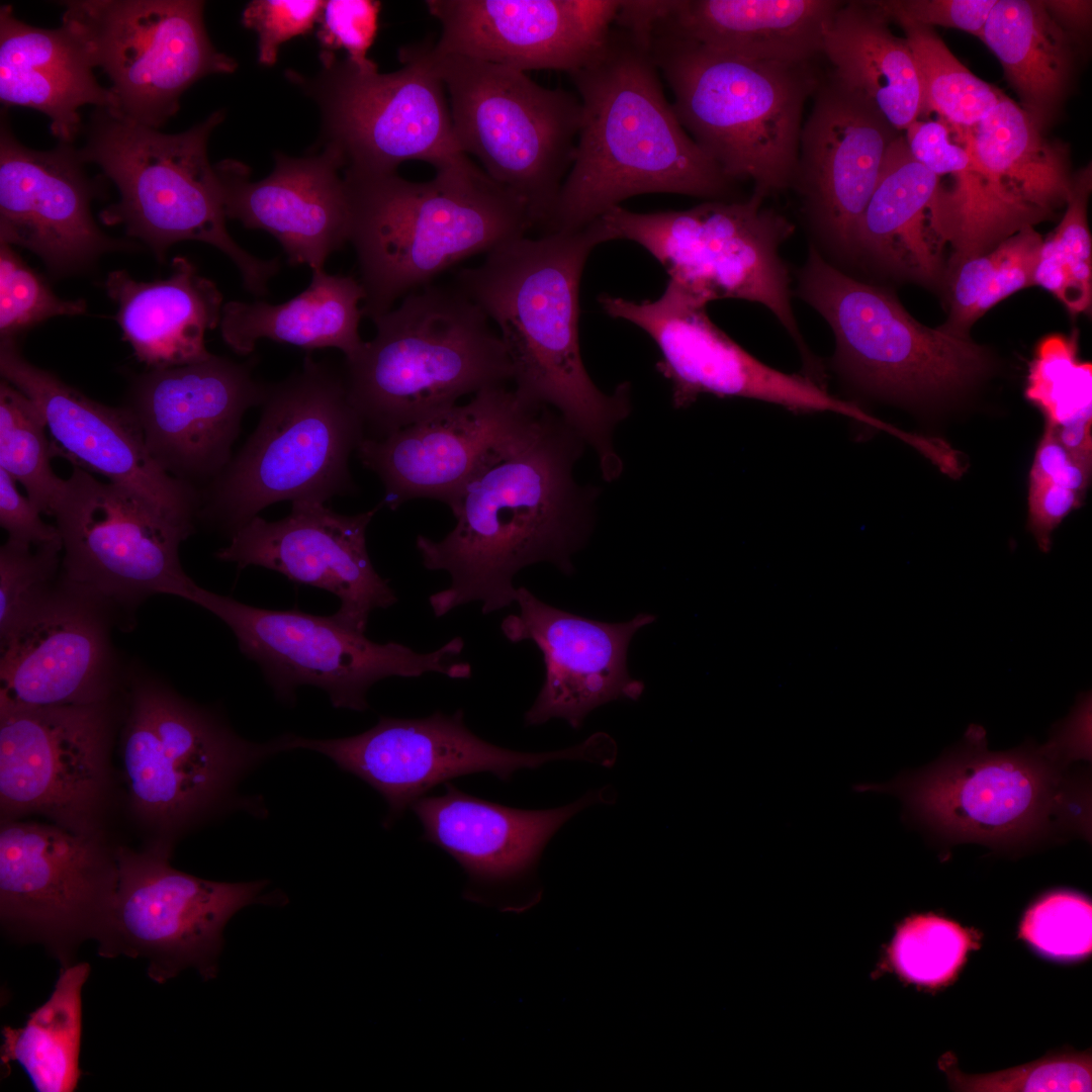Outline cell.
Instances as JSON below:
<instances>
[{
	"instance_id": "23",
	"label": "cell",
	"mask_w": 1092,
	"mask_h": 1092,
	"mask_svg": "<svg viewBox=\"0 0 1092 1092\" xmlns=\"http://www.w3.org/2000/svg\"><path fill=\"white\" fill-rule=\"evenodd\" d=\"M256 358L236 362L211 354L140 376L125 406L157 463L193 486L211 483L232 459L245 413L261 405L270 384L253 375Z\"/></svg>"
},
{
	"instance_id": "3",
	"label": "cell",
	"mask_w": 1092,
	"mask_h": 1092,
	"mask_svg": "<svg viewBox=\"0 0 1092 1092\" xmlns=\"http://www.w3.org/2000/svg\"><path fill=\"white\" fill-rule=\"evenodd\" d=\"M568 75L580 126L544 234L579 230L638 194L736 200L735 182L679 122L639 33L614 23L599 52Z\"/></svg>"
},
{
	"instance_id": "44",
	"label": "cell",
	"mask_w": 1092,
	"mask_h": 1092,
	"mask_svg": "<svg viewBox=\"0 0 1092 1092\" xmlns=\"http://www.w3.org/2000/svg\"><path fill=\"white\" fill-rule=\"evenodd\" d=\"M44 417L22 391L0 382V469L20 483L27 497L49 516L64 486L51 466L52 442Z\"/></svg>"
},
{
	"instance_id": "28",
	"label": "cell",
	"mask_w": 1092,
	"mask_h": 1092,
	"mask_svg": "<svg viewBox=\"0 0 1092 1092\" xmlns=\"http://www.w3.org/2000/svg\"><path fill=\"white\" fill-rule=\"evenodd\" d=\"M103 605L62 584L0 637V702L22 707L107 701L117 676Z\"/></svg>"
},
{
	"instance_id": "37",
	"label": "cell",
	"mask_w": 1092,
	"mask_h": 1092,
	"mask_svg": "<svg viewBox=\"0 0 1092 1092\" xmlns=\"http://www.w3.org/2000/svg\"><path fill=\"white\" fill-rule=\"evenodd\" d=\"M108 296L134 356L152 369L183 366L208 358L204 337L219 326L222 294L184 257H175L165 279L138 281L124 270L108 274Z\"/></svg>"
},
{
	"instance_id": "53",
	"label": "cell",
	"mask_w": 1092,
	"mask_h": 1092,
	"mask_svg": "<svg viewBox=\"0 0 1092 1092\" xmlns=\"http://www.w3.org/2000/svg\"><path fill=\"white\" fill-rule=\"evenodd\" d=\"M1032 225L1000 242L988 284L976 307V320L1004 298L1034 285L1033 276L1042 244Z\"/></svg>"
},
{
	"instance_id": "21",
	"label": "cell",
	"mask_w": 1092,
	"mask_h": 1092,
	"mask_svg": "<svg viewBox=\"0 0 1092 1092\" xmlns=\"http://www.w3.org/2000/svg\"><path fill=\"white\" fill-rule=\"evenodd\" d=\"M108 700L22 707L0 702V804L95 835L107 781Z\"/></svg>"
},
{
	"instance_id": "34",
	"label": "cell",
	"mask_w": 1092,
	"mask_h": 1092,
	"mask_svg": "<svg viewBox=\"0 0 1092 1092\" xmlns=\"http://www.w3.org/2000/svg\"><path fill=\"white\" fill-rule=\"evenodd\" d=\"M840 0L640 1L644 31L657 30L745 59L809 63Z\"/></svg>"
},
{
	"instance_id": "18",
	"label": "cell",
	"mask_w": 1092,
	"mask_h": 1092,
	"mask_svg": "<svg viewBox=\"0 0 1092 1092\" xmlns=\"http://www.w3.org/2000/svg\"><path fill=\"white\" fill-rule=\"evenodd\" d=\"M281 750L304 748L331 758L375 789L387 804L384 826L395 820L433 788L453 779L488 772L509 781L521 768H536L561 759L608 766L613 747L608 734L595 733L583 742L556 751L521 752L491 744L475 735L464 713L435 712L418 719L380 717L358 735L337 739L280 738Z\"/></svg>"
},
{
	"instance_id": "33",
	"label": "cell",
	"mask_w": 1092,
	"mask_h": 1092,
	"mask_svg": "<svg viewBox=\"0 0 1092 1092\" xmlns=\"http://www.w3.org/2000/svg\"><path fill=\"white\" fill-rule=\"evenodd\" d=\"M338 153L323 148L303 158L275 154L271 174L251 181L246 165L223 160L214 166L225 216L263 230L282 246L289 264L324 269L349 242L350 204Z\"/></svg>"
},
{
	"instance_id": "47",
	"label": "cell",
	"mask_w": 1092,
	"mask_h": 1092,
	"mask_svg": "<svg viewBox=\"0 0 1092 1092\" xmlns=\"http://www.w3.org/2000/svg\"><path fill=\"white\" fill-rule=\"evenodd\" d=\"M938 1066L958 1091L972 1092H1068L1092 1090L1090 1051L1081 1054H1058L1023 1066L983 1075H967L958 1069L951 1053L944 1054Z\"/></svg>"
},
{
	"instance_id": "2",
	"label": "cell",
	"mask_w": 1092,
	"mask_h": 1092,
	"mask_svg": "<svg viewBox=\"0 0 1092 1092\" xmlns=\"http://www.w3.org/2000/svg\"><path fill=\"white\" fill-rule=\"evenodd\" d=\"M613 240L603 218L576 231L522 237L461 269L455 280L498 327L516 394L563 418L595 449L607 480L622 471L613 436L631 412V387L622 383L605 393L589 377L579 350L578 298L590 252Z\"/></svg>"
},
{
	"instance_id": "29",
	"label": "cell",
	"mask_w": 1092,
	"mask_h": 1092,
	"mask_svg": "<svg viewBox=\"0 0 1092 1092\" xmlns=\"http://www.w3.org/2000/svg\"><path fill=\"white\" fill-rule=\"evenodd\" d=\"M621 1L428 0L441 25L433 43L459 55L522 72L584 66L603 47Z\"/></svg>"
},
{
	"instance_id": "8",
	"label": "cell",
	"mask_w": 1092,
	"mask_h": 1092,
	"mask_svg": "<svg viewBox=\"0 0 1092 1092\" xmlns=\"http://www.w3.org/2000/svg\"><path fill=\"white\" fill-rule=\"evenodd\" d=\"M259 424L210 483L199 518L230 536L268 506L351 492L349 458L365 439L342 371L307 355L270 384Z\"/></svg>"
},
{
	"instance_id": "52",
	"label": "cell",
	"mask_w": 1092,
	"mask_h": 1092,
	"mask_svg": "<svg viewBox=\"0 0 1092 1092\" xmlns=\"http://www.w3.org/2000/svg\"><path fill=\"white\" fill-rule=\"evenodd\" d=\"M381 3L373 0L326 1L316 33L321 53L345 50L359 66L374 63L367 57L378 31Z\"/></svg>"
},
{
	"instance_id": "32",
	"label": "cell",
	"mask_w": 1092,
	"mask_h": 1092,
	"mask_svg": "<svg viewBox=\"0 0 1092 1092\" xmlns=\"http://www.w3.org/2000/svg\"><path fill=\"white\" fill-rule=\"evenodd\" d=\"M438 796H424L411 809L423 827L422 840L453 857L464 870L468 899L485 902L532 882L541 854L571 817L597 803L614 802L611 788L587 792L554 809L523 810L467 794L450 783Z\"/></svg>"
},
{
	"instance_id": "15",
	"label": "cell",
	"mask_w": 1092,
	"mask_h": 1092,
	"mask_svg": "<svg viewBox=\"0 0 1092 1092\" xmlns=\"http://www.w3.org/2000/svg\"><path fill=\"white\" fill-rule=\"evenodd\" d=\"M62 23L77 36L94 68L107 75L113 110L159 128L179 110L182 94L238 63L217 51L199 0H69Z\"/></svg>"
},
{
	"instance_id": "51",
	"label": "cell",
	"mask_w": 1092,
	"mask_h": 1092,
	"mask_svg": "<svg viewBox=\"0 0 1092 1092\" xmlns=\"http://www.w3.org/2000/svg\"><path fill=\"white\" fill-rule=\"evenodd\" d=\"M326 1L254 0L243 11L242 22L258 34V62L273 66L285 41L308 33L320 21Z\"/></svg>"
},
{
	"instance_id": "55",
	"label": "cell",
	"mask_w": 1092,
	"mask_h": 1092,
	"mask_svg": "<svg viewBox=\"0 0 1092 1092\" xmlns=\"http://www.w3.org/2000/svg\"><path fill=\"white\" fill-rule=\"evenodd\" d=\"M16 483L0 469V525L8 539L32 547L62 545L57 526L42 521V513L18 491Z\"/></svg>"
},
{
	"instance_id": "19",
	"label": "cell",
	"mask_w": 1092,
	"mask_h": 1092,
	"mask_svg": "<svg viewBox=\"0 0 1092 1092\" xmlns=\"http://www.w3.org/2000/svg\"><path fill=\"white\" fill-rule=\"evenodd\" d=\"M599 302L608 315L637 326L657 345L661 359L656 368L670 384L675 408L711 394L755 399L794 413H833L879 426L878 419L809 376L783 372L753 357L710 320L706 305L670 280L655 300L602 294Z\"/></svg>"
},
{
	"instance_id": "11",
	"label": "cell",
	"mask_w": 1092,
	"mask_h": 1092,
	"mask_svg": "<svg viewBox=\"0 0 1092 1092\" xmlns=\"http://www.w3.org/2000/svg\"><path fill=\"white\" fill-rule=\"evenodd\" d=\"M795 294L830 327V365L850 388L911 401L956 390L986 365L983 348L967 336L917 322L884 287L828 263L809 245L795 273Z\"/></svg>"
},
{
	"instance_id": "17",
	"label": "cell",
	"mask_w": 1092,
	"mask_h": 1092,
	"mask_svg": "<svg viewBox=\"0 0 1092 1092\" xmlns=\"http://www.w3.org/2000/svg\"><path fill=\"white\" fill-rule=\"evenodd\" d=\"M115 880L96 939L103 958H142L164 983L186 968L204 980L216 974L222 933L232 916L262 900L264 881L220 883L171 867L166 844L115 854Z\"/></svg>"
},
{
	"instance_id": "36",
	"label": "cell",
	"mask_w": 1092,
	"mask_h": 1092,
	"mask_svg": "<svg viewBox=\"0 0 1092 1092\" xmlns=\"http://www.w3.org/2000/svg\"><path fill=\"white\" fill-rule=\"evenodd\" d=\"M87 53L65 24L57 28L18 19L11 5L0 7V101L47 115L52 133L74 144L84 124L80 108L116 109L110 90L99 84Z\"/></svg>"
},
{
	"instance_id": "12",
	"label": "cell",
	"mask_w": 1092,
	"mask_h": 1092,
	"mask_svg": "<svg viewBox=\"0 0 1092 1092\" xmlns=\"http://www.w3.org/2000/svg\"><path fill=\"white\" fill-rule=\"evenodd\" d=\"M398 57L402 67L386 74L375 63L359 66L326 53L313 77L288 71L289 79L317 104L323 148L339 154L343 171L392 173L413 160L437 170L466 157L454 134L429 40L402 47Z\"/></svg>"
},
{
	"instance_id": "42",
	"label": "cell",
	"mask_w": 1092,
	"mask_h": 1092,
	"mask_svg": "<svg viewBox=\"0 0 1092 1092\" xmlns=\"http://www.w3.org/2000/svg\"><path fill=\"white\" fill-rule=\"evenodd\" d=\"M88 963L62 968L49 999L29 1014L25 1024L2 1030L1 1062L18 1063L35 1091L72 1092L81 1076L82 988Z\"/></svg>"
},
{
	"instance_id": "54",
	"label": "cell",
	"mask_w": 1092,
	"mask_h": 1092,
	"mask_svg": "<svg viewBox=\"0 0 1092 1092\" xmlns=\"http://www.w3.org/2000/svg\"><path fill=\"white\" fill-rule=\"evenodd\" d=\"M997 0H881L890 22L908 21L928 27L956 28L981 38Z\"/></svg>"
},
{
	"instance_id": "30",
	"label": "cell",
	"mask_w": 1092,
	"mask_h": 1092,
	"mask_svg": "<svg viewBox=\"0 0 1092 1092\" xmlns=\"http://www.w3.org/2000/svg\"><path fill=\"white\" fill-rule=\"evenodd\" d=\"M517 614L503 619L500 630L512 643L532 641L543 655L545 679L525 724L551 719L581 726L595 708L618 699L637 700L644 689L627 669L634 634L655 617L639 614L623 623L587 619L550 606L527 587L517 588Z\"/></svg>"
},
{
	"instance_id": "50",
	"label": "cell",
	"mask_w": 1092,
	"mask_h": 1092,
	"mask_svg": "<svg viewBox=\"0 0 1092 1092\" xmlns=\"http://www.w3.org/2000/svg\"><path fill=\"white\" fill-rule=\"evenodd\" d=\"M63 546L32 547L7 539L0 549V637L55 588Z\"/></svg>"
},
{
	"instance_id": "41",
	"label": "cell",
	"mask_w": 1092,
	"mask_h": 1092,
	"mask_svg": "<svg viewBox=\"0 0 1092 1092\" xmlns=\"http://www.w3.org/2000/svg\"><path fill=\"white\" fill-rule=\"evenodd\" d=\"M980 39L999 61L1017 103L1045 132L1071 92L1080 44L1042 0H997Z\"/></svg>"
},
{
	"instance_id": "57",
	"label": "cell",
	"mask_w": 1092,
	"mask_h": 1092,
	"mask_svg": "<svg viewBox=\"0 0 1092 1092\" xmlns=\"http://www.w3.org/2000/svg\"><path fill=\"white\" fill-rule=\"evenodd\" d=\"M1090 475L1091 465L1074 458L1046 426L1034 455L1029 478L1050 480L1084 495Z\"/></svg>"
},
{
	"instance_id": "39",
	"label": "cell",
	"mask_w": 1092,
	"mask_h": 1092,
	"mask_svg": "<svg viewBox=\"0 0 1092 1092\" xmlns=\"http://www.w3.org/2000/svg\"><path fill=\"white\" fill-rule=\"evenodd\" d=\"M822 55L830 76L903 132L920 119L917 68L905 40L876 1H843L826 27Z\"/></svg>"
},
{
	"instance_id": "40",
	"label": "cell",
	"mask_w": 1092,
	"mask_h": 1092,
	"mask_svg": "<svg viewBox=\"0 0 1092 1092\" xmlns=\"http://www.w3.org/2000/svg\"><path fill=\"white\" fill-rule=\"evenodd\" d=\"M365 292L349 275L313 270L309 285L290 300L230 301L219 323L225 344L240 355L251 354L263 339L305 350L336 348L352 359L364 345L359 335Z\"/></svg>"
},
{
	"instance_id": "58",
	"label": "cell",
	"mask_w": 1092,
	"mask_h": 1092,
	"mask_svg": "<svg viewBox=\"0 0 1092 1092\" xmlns=\"http://www.w3.org/2000/svg\"><path fill=\"white\" fill-rule=\"evenodd\" d=\"M1053 18L1080 44L1091 25L1092 2L1087 0H1045Z\"/></svg>"
},
{
	"instance_id": "4",
	"label": "cell",
	"mask_w": 1092,
	"mask_h": 1092,
	"mask_svg": "<svg viewBox=\"0 0 1092 1092\" xmlns=\"http://www.w3.org/2000/svg\"><path fill=\"white\" fill-rule=\"evenodd\" d=\"M354 247L372 322L454 264L526 237V205L466 156L415 182L343 171Z\"/></svg>"
},
{
	"instance_id": "10",
	"label": "cell",
	"mask_w": 1092,
	"mask_h": 1092,
	"mask_svg": "<svg viewBox=\"0 0 1092 1092\" xmlns=\"http://www.w3.org/2000/svg\"><path fill=\"white\" fill-rule=\"evenodd\" d=\"M429 56L446 89L462 152L526 205L546 229L571 167L581 119L578 96L525 72L459 55Z\"/></svg>"
},
{
	"instance_id": "46",
	"label": "cell",
	"mask_w": 1092,
	"mask_h": 1092,
	"mask_svg": "<svg viewBox=\"0 0 1092 1092\" xmlns=\"http://www.w3.org/2000/svg\"><path fill=\"white\" fill-rule=\"evenodd\" d=\"M973 948V935L960 924L934 914H921L908 917L899 926L889 956L903 979L937 986L957 974Z\"/></svg>"
},
{
	"instance_id": "5",
	"label": "cell",
	"mask_w": 1092,
	"mask_h": 1092,
	"mask_svg": "<svg viewBox=\"0 0 1092 1092\" xmlns=\"http://www.w3.org/2000/svg\"><path fill=\"white\" fill-rule=\"evenodd\" d=\"M373 323L374 338L342 371L367 438H384L465 394L512 381L499 335L457 286L415 290Z\"/></svg>"
},
{
	"instance_id": "13",
	"label": "cell",
	"mask_w": 1092,
	"mask_h": 1092,
	"mask_svg": "<svg viewBox=\"0 0 1092 1092\" xmlns=\"http://www.w3.org/2000/svg\"><path fill=\"white\" fill-rule=\"evenodd\" d=\"M188 601L232 630L240 651L261 667L275 695L286 702L294 699L298 687L309 685L324 690L335 708L361 712L369 707L368 690L385 677L437 672L467 679L472 673L468 662L458 660L464 648L461 637L419 653L395 642H373L331 615L261 609L199 585Z\"/></svg>"
},
{
	"instance_id": "45",
	"label": "cell",
	"mask_w": 1092,
	"mask_h": 1092,
	"mask_svg": "<svg viewBox=\"0 0 1092 1092\" xmlns=\"http://www.w3.org/2000/svg\"><path fill=\"white\" fill-rule=\"evenodd\" d=\"M1025 396L1052 428L1092 420V365L1078 360L1073 338L1051 335L1039 342L1029 364Z\"/></svg>"
},
{
	"instance_id": "27",
	"label": "cell",
	"mask_w": 1092,
	"mask_h": 1092,
	"mask_svg": "<svg viewBox=\"0 0 1092 1092\" xmlns=\"http://www.w3.org/2000/svg\"><path fill=\"white\" fill-rule=\"evenodd\" d=\"M79 149L59 142L33 150L0 123V242L38 256L59 276L82 271L124 244L105 235L91 213L96 188Z\"/></svg>"
},
{
	"instance_id": "26",
	"label": "cell",
	"mask_w": 1092,
	"mask_h": 1092,
	"mask_svg": "<svg viewBox=\"0 0 1092 1092\" xmlns=\"http://www.w3.org/2000/svg\"><path fill=\"white\" fill-rule=\"evenodd\" d=\"M291 504L290 514L279 521L252 519L215 557L239 568L265 567L295 583L334 594L341 604L333 619L365 633L374 610L397 602L387 580L374 569L366 547L367 527L383 503L352 516L338 514L322 502Z\"/></svg>"
},
{
	"instance_id": "6",
	"label": "cell",
	"mask_w": 1092,
	"mask_h": 1092,
	"mask_svg": "<svg viewBox=\"0 0 1092 1092\" xmlns=\"http://www.w3.org/2000/svg\"><path fill=\"white\" fill-rule=\"evenodd\" d=\"M645 39L679 122L723 173L764 199L790 190L804 108L821 79L813 62L745 59L657 30Z\"/></svg>"
},
{
	"instance_id": "48",
	"label": "cell",
	"mask_w": 1092,
	"mask_h": 1092,
	"mask_svg": "<svg viewBox=\"0 0 1092 1092\" xmlns=\"http://www.w3.org/2000/svg\"><path fill=\"white\" fill-rule=\"evenodd\" d=\"M82 299L58 296L47 281L12 249L0 242V339H13L55 316L86 312Z\"/></svg>"
},
{
	"instance_id": "49",
	"label": "cell",
	"mask_w": 1092,
	"mask_h": 1092,
	"mask_svg": "<svg viewBox=\"0 0 1092 1092\" xmlns=\"http://www.w3.org/2000/svg\"><path fill=\"white\" fill-rule=\"evenodd\" d=\"M1019 936L1043 957L1079 960L1092 950V905L1067 891L1051 893L1024 914Z\"/></svg>"
},
{
	"instance_id": "20",
	"label": "cell",
	"mask_w": 1092,
	"mask_h": 1092,
	"mask_svg": "<svg viewBox=\"0 0 1092 1092\" xmlns=\"http://www.w3.org/2000/svg\"><path fill=\"white\" fill-rule=\"evenodd\" d=\"M115 856L95 835L56 824L5 821L0 832L1 925L43 944L63 968L97 939L114 886Z\"/></svg>"
},
{
	"instance_id": "24",
	"label": "cell",
	"mask_w": 1092,
	"mask_h": 1092,
	"mask_svg": "<svg viewBox=\"0 0 1092 1092\" xmlns=\"http://www.w3.org/2000/svg\"><path fill=\"white\" fill-rule=\"evenodd\" d=\"M546 408L526 403L505 385L488 387L466 404L384 438L365 437L358 457L380 478L381 502L390 510L419 497L449 506L493 456L533 433Z\"/></svg>"
},
{
	"instance_id": "7",
	"label": "cell",
	"mask_w": 1092,
	"mask_h": 1092,
	"mask_svg": "<svg viewBox=\"0 0 1092 1092\" xmlns=\"http://www.w3.org/2000/svg\"><path fill=\"white\" fill-rule=\"evenodd\" d=\"M94 109L79 153L119 193V200L101 211V220L122 225L160 260L179 242L208 244L231 259L250 293L265 296L280 262L250 254L231 237L219 180L208 160V140L224 111H213L185 131L166 133L109 108Z\"/></svg>"
},
{
	"instance_id": "1",
	"label": "cell",
	"mask_w": 1092,
	"mask_h": 1092,
	"mask_svg": "<svg viewBox=\"0 0 1092 1092\" xmlns=\"http://www.w3.org/2000/svg\"><path fill=\"white\" fill-rule=\"evenodd\" d=\"M584 441L556 412L546 408L537 429L493 456L448 506L456 525L443 539L418 535L429 570H444L450 585L429 604L436 617L481 603L488 615L517 600L514 576L549 562L565 574L586 541L597 492L579 485L573 468Z\"/></svg>"
},
{
	"instance_id": "56",
	"label": "cell",
	"mask_w": 1092,
	"mask_h": 1092,
	"mask_svg": "<svg viewBox=\"0 0 1092 1092\" xmlns=\"http://www.w3.org/2000/svg\"><path fill=\"white\" fill-rule=\"evenodd\" d=\"M1083 495L1045 479L1029 478L1028 529L1039 549L1048 552L1062 521L1081 506Z\"/></svg>"
},
{
	"instance_id": "43",
	"label": "cell",
	"mask_w": 1092,
	"mask_h": 1092,
	"mask_svg": "<svg viewBox=\"0 0 1092 1092\" xmlns=\"http://www.w3.org/2000/svg\"><path fill=\"white\" fill-rule=\"evenodd\" d=\"M919 75L921 115L930 112L950 130L976 125L1006 95L974 75L949 51L932 27L897 21Z\"/></svg>"
},
{
	"instance_id": "31",
	"label": "cell",
	"mask_w": 1092,
	"mask_h": 1092,
	"mask_svg": "<svg viewBox=\"0 0 1092 1092\" xmlns=\"http://www.w3.org/2000/svg\"><path fill=\"white\" fill-rule=\"evenodd\" d=\"M918 816L950 835L983 841L1028 836L1062 803L1057 777L1023 753L961 754L934 770L890 787Z\"/></svg>"
},
{
	"instance_id": "35",
	"label": "cell",
	"mask_w": 1092,
	"mask_h": 1092,
	"mask_svg": "<svg viewBox=\"0 0 1092 1092\" xmlns=\"http://www.w3.org/2000/svg\"><path fill=\"white\" fill-rule=\"evenodd\" d=\"M951 135L967 151L989 203L1012 234L1066 204L1073 178L1069 150L1048 139L1008 96L976 125Z\"/></svg>"
},
{
	"instance_id": "59",
	"label": "cell",
	"mask_w": 1092,
	"mask_h": 1092,
	"mask_svg": "<svg viewBox=\"0 0 1092 1092\" xmlns=\"http://www.w3.org/2000/svg\"><path fill=\"white\" fill-rule=\"evenodd\" d=\"M1050 427V426H1048ZM1092 420L1075 422L1065 427H1050L1060 443L1077 460L1092 464Z\"/></svg>"
},
{
	"instance_id": "16",
	"label": "cell",
	"mask_w": 1092,
	"mask_h": 1092,
	"mask_svg": "<svg viewBox=\"0 0 1092 1092\" xmlns=\"http://www.w3.org/2000/svg\"><path fill=\"white\" fill-rule=\"evenodd\" d=\"M53 517L63 546L60 584L110 611L153 595L188 601L197 585L178 554L194 530L127 487L74 467Z\"/></svg>"
},
{
	"instance_id": "14",
	"label": "cell",
	"mask_w": 1092,
	"mask_h": 1092,
	"mask_svg": "<svg viewBox=\"0 0 1092 1092\" xmlns=\"http://www.w3.org/2000/svg\"><path fill=\"white\" fill-rule=\"evenodd\" d=\"M276 752V740L250 743L155 679L132 684L122 761L132 808L151 824L178 829L191 823Z\"/></svg>"
},
{
	"instance_id": "22",
	"label": "cell",
	"mask_w": 1092,
	"mask_h": 1092,
	"mask_svg": "<svg viewBox=\"0 0 1092 1092\" xmlns=\"http://www.w3.org/2000/svg\"><path fill=\"white\" fill-rule=\"evenodd\" d=\"M804 119L790 190L809 245L852 275L856 224L900 131L874 107L821 78Z\"/></svg>"
},
{
	"instance_id": "25",
	"label": "cell",
	"mask_w": 1092,
	"mask_h": 1092,
	"mask_svg": "<svg viewBox=\"0 0 1092 1092\" xmlns=\"http://www.w3.org/2000/svg\"><path fill=\"white\" fill-rule=\"evenodd\" d=\"M0 372L42 413L54 456L131 489L168 519L194 530L202 496L157 463L126 407L97 402L31 364L13 339H0Z\"/></svg>"
},
{
	"instance_id": "9",
	"label": "cell",
	"mask_w": 1092,
	"mask_h": 1092,
	"mask_svg": "<svg viewBox=\"0 0 1092 1092\" xmlns=\"http://www.w3.org/2000/svg\"><path fill=\"white\" fill-rule=\"evenodd\" d=\"M764 200L752 193L743 200H705L686 210L648 213L617 206L602 218L616 240L644 248L698 302L735 298L766 307L795 343L805 374L818 376L823 365L800 331L790 271L780 254L795 224Z\"/></svg>"
},
{
	"instance_id": "38",
	"label": "cell",
	"mask_w": 1092,
	"mask_h": 1092,
	"mask_svg": "<svg viewBox=\"0 0 1092 1092\" xmlns=\"http://www.w3.org/2000/svg\"><path fill=\"white\" fill-rule=\"evenodd\" d=\"M938 178L914 159L903 133L890 145L876 188L856 224L854 266L870 261L891 275L934 280L941 245L930 225Z\"/></svg>"
}]
</instances>
